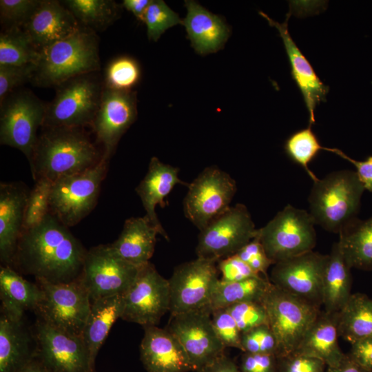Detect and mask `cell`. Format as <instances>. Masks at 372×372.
Masks as SVG:
<instances>
[{"mask_svg":"<svg viewBox=\"0 0 372 372\" xmlns=\"http://www.w3.org/2000/svg\"><path fill=\"white\" fill-rule=\"evenodd\" d=\"M68 228L49 213L38 225L22 230L12 263L50 283L79 279L87 250Z\"/></svg>","mask_w":372,"mask_h":372,"instance_id":"6da1fadb","label":"cell"},{"mask_svg":"<svg viewBox=\"0 0 372 372\" xmlns=\"http://www.w3.org/2000/svg\"><path fill=\"white\" fill-rule=\"evenodd\" d=\"M30 166L34 181L56 180L85 172L100 163V152L83 127H41Z\"/></svg>","mask_w":372,"mask_h":372,"instance_id":"7a4b0ae2","label":"cell"},{"mask_svg":"<svg viewBox=\"0 0 372 372\" xmlns=\"http://www.w3.org/2000/svg\"><path fill=\"white\" fill-rule=\"evenodd\" d=\"M100 69L99 40L83 27L39 52L31 79L35 86L51 87Z\"/></svg>","mask_w":372,"mask_h":372,"instance_id":"3957f363","label":"cell"},{"mask_svg":"<svg viewBox=\"0 0 372 372\" xmlns=\"http://www.w3.org/2000/svg\"><path fill=\"white\" fill-rule=\"evenodd\" d=\"M364 191L356 172H333L313 181L308 197L309 212L316 225L339 234L357 218Z\"/></svg>","mask_w":372,"mask_h":372,"instance_id":"277c9868","label":"cell"},{"mask_svg":"<svg viewBox=\"0 0 372 372\" xmlns=\"http://www.w3.org/2000/svg\"><path fill=\"white\" fill-rule=\"evenodd\" d=\"M95 73L74 77L56 86L54 98L46 103L42 127L92 125L104 87Z\"/></svg>","mask_w":372,"mask_h":372,"instance_id":"5b68a950","label":"cell"},{"mask_svg":"<svg viewBox=\"0 0 372 372\" xmlns=\"http://www.w3.org/2000/svg\"><path fill=\"white\" fill-rule=\"evenodd\" d=\"M262 302L267 311L268 326L277 341L278 358L296 351L321 311L272 283Z\"/></svg>","mask_w":372,"mask_h":372,"instance_id":"8992f818","label":"cell"},{"mask_svg":"<svg viewBox=\"0 0 372 372\" xmlns=\"http://www.w3.org/2000/svg\"><path fill=\"white\" fill-rule=\"evenodd\" d=\"M108 163L109 159L103 156L94 167L54 181L50 196V214L68 227L76 225L87 216L97 203Z\"/></svg>","mask_w":372,"mask_h":372,"instance_id":"52a82bcc","label":"cell"},{"mask_svg":"<svg viewBox=\"0 0 372 372\" xmlns=\"http://www.w3.org/2000/svg\"><path fill=\"white\" fill-rule=\"evenodd\" d=\"M315 223L309 211L287 205L256 236L274 262L313 250Z\"/></svg>","mask_w":372,"mask_h":372,"instance_id":"ba28073f","label":"cell"},{"mask_svg":"<svg viewBox=\"0 0 372 372\" xmlns=\"http://www.w3.org/2000/svg\"><path fill=\"white\" fill-rule=\"evenodd\" d=\"M0 105L1 145L18 149L30 163L37 130L43 124L46 103L31 90L23 89L10 93Z\"/></svg>","mask_w":372,"mask_h":372,"instance_id":"9c48e42d","label":"cell"},{"mask_svg":"<svg viewBox=\"0 0 372 372\" xmlns=\"http://www.w3.org/2000/svg\"><path fill=\"white\" fill-rule=\"evenodd\" d=\"M37 281L43 292V298L34 310L39 319L61 331L81 336L91 300L79 279L58 284Z\"/></svg>","mask_w":372,"mask_h":372,"instance_id":"30bf717a","label":"cell"},{"mask_svg":"<svg viewBox=\"0 0 372 372\" xmlns=\"http://www.w3.org/2000/svg\"><path fill=\"white\" fill-rule=\"evenodd\" d=\"M187 187L185 216L200 231L231 207L237 190L235 180L216 166L205 168Z\"/></svg>","mask_w":372,"mask_h":372,"instance_id":"8fae6325","label":"cell"},{"mask_svg":"<svg viewBox=\"0 0 372 372\" xmlns=\"http://www.w3.org/2000/svg\"><path fill=\"white\" fill-rule=\"evenodd\" d=\"M139 268L121 258L111 244L100 245L87 251L79 279L92 302L124 295L135 280Z\"/></svg>","mask_w":372,"mask_h":372,"instance_id":"7c38bea8","label":"cell"},{"mask_svg":"<svg viewBox=\"0 0 372 372\" xmlns=\"http://www.w3.org/2000/svg\"><path fill=\"white\" fill-rule=\"evenodd\" d=\"M256 231L247 207L238 203L200 231L197 257L218 262L235 255L255 238Z\"/></svg>","mask_w":372,"mask_h":372,"instance_id":"4fadbf2b","label":"cell"},{"mask_svg":"<svg viewBox=\"0 0 372 372\" xmlns=\"http://www.w3.org/2000/svg\"><path fill=\"white\" fill-rule=\"evenodd\" d=\"M218 273L216 261L198 257L176 267L168 280L171 316L209 309Z\"/></svg>","mask_w":372,"mask_h":372,"instance_id":"5bb4252c","label":"cell"},{"mask_svg":"<svg viewBox=\"0 0 372 372\" xmlns=\"http://www.w3.org/2000/svg\"><path fill=\"white\" fill-rule=\"evenodd\" d=\"M169 310V280L149 262L139 268L135 280L124 294L121 318L143 327L157 326Z\"/></svg>","mask_w":372,"mask_h":372,"instance_id":"9a60e30c","label":"cell"},{"mask_svg":"<svg viewBox=\"0 0 372 372\" xmlns=\"http://www.w3.org/2000/svg\"><path fill=\"white\" fill-rule=\"evenodd\" d=\"M36 358L48 372H96L80 335L39 319L35 325Z\"/></svg>","mask_w":372,"mask_h":372,"instance_id":"2e32d148","label":"cell"},{"mask_svg":"<svg viewBox=\"0 0 372 372\" xmlns=\"http://www.w3.org/2000/svg\"><path fill=\"white\" fill-rule=\"evenodd\" d=\"M178 340L189 358L192 371L200 372L225 355L209 309L171 316L167 328Z\"/></svg>","mask_w":372,"mask_h":372,"instance_id":"e0dca14e","label":"cell"},{"mask_svg":"<svg viewBox=\"0 0 372 372\" xmlns=\"http://www.w3.org/2000/svg\"><path fill=\"white\" fill-rule=\"evenodd\" d=\"M328 254L309 251L276 262L269 280L277 287L320 308Z\"/></svg>","mask_w":372,"mask_h":372,"instance_id":"ac0fdd59","label":"cell"},{"mask_svg":"<svg viewBox=\"0 0 372 372\" xmlns=\"http://www.w3.org/2000/svg\"><path fill=\"white\" fill-rule=\"evenodd\" d=\"M137 117L136 92L103 87L100 105L92 127L110 159L123 134Z\"/></svg>","mask_w":372,"mask_h":372,"instance_id":"d6986e66","label":"cell"},{"mask_svg":"<svg viewBox=\"0 0 372 372\" xmlns=\"http://www.w3.org/2000/svg\"><path fill=\"white\" fill-rule=\"evenodd\" d=\"M81 28L72 13L60 1L41 0L21 29L39 52Z\"/></svg>","mask_w":372,"mask_h":372,"instance_id":"ffe728a7","label":"cell"},{"mask_svg":"<svg viewBox=\"0 0 372 372\" xmlns=\"http://www.w3.org/2000/svg\"><path fill=\"white\" fill-rule=\"evenodd\" d=\"M259 14L266 19L271 26L276 28L282 39L291 66L293 80L298 87L309 115V125L315 123L316 106L326 101L329 86L324 85L314 71L309 61L295 43L288 30V19L283 23L275 21L263 12Z\"/></svg>","mask_w":372,"mask_h":372,"instance_id":"44dd1931","label":"cell"},{"mask_svg":"<svg viewBox=\"0 0 372 372\" xmlns=\"http://www.w3.org/2000/svg\"><path fill=\"white\" fill-rule=\"evenodd\" d=\"M140 345L141 360L147 372H188L192 371L184 348L168 329L144 327Z\"/></svg>","mask_w":372,"mask_h":372,"instance_id":"7402d4cb","label":"cell"},{"mask_svg":"<svg viewBox=\"0 0 372 372\" xmlns=\"http://www.w3.org/2000/svg\"><path fill=\"white\" fill-rule=\"evenodd\" d=\"M29 192L21 183L0 185V258L6 266L14 260Z\"/></svg>","mask_w":372,"mask_h":372,"instance_id":"603a6c76","label":"cell"},{"mask_svg":"<svg viewBox=\"0 0 372 372\" xmlns=\"http://www.w3.org/2000/svg\"><path fill=\"white\" fill-rule=\"evenodd\" d=\"M178 168L163 163L154 156L150 160L145 177L136 187L145 210V216L167 240H169V237L158 218L155 209L157 205L162 208L165 207V198L176 185L188 186L178 177Z\"/></svg>","mask_w":372,"mask_h":372,"instance_id":"cb8c5ba5","label":"cell"},{"mask_svg":"<svg viewBox=\"0 0 372 372\" xmlns=\"http://www.w3.org/2000/svg\"><path fill=\"white\" fill-rule=\"evenodd\" d=\"M185 6L187 15L182 24L195 51L205 55L221 49L230 32L223 19L195 1H185Z\"/></svg>","mask_w":372,"mask_h":372,"instance_id":"d4e9b609","label":"cell"},{"mask_svg":"<svg viewBox=\"0 0 372 372\" xmlns=\"http://www.w3.org/2000/svg\"><path fill=\"white\" fill-rule=\"evenodd\" d=\"M338 337V313L320 311L295 352L318 358L327 366H337L345 356Z\"/></svg>","mask_w":372,"mask_h":372,"instance_id":"484cf974","label":"cell"},{"mask_svg":"<svg viewBox=\"0 0 372 372\" xmlns=\"http://www.w3.org/2000/svg\"><path fill=\"white\" fill-rule=\"evenodd\" d=\"M157 234L158 229L145 216L132 217L125 221L119 237L111 246L124 260L141 267L149 262Z\"/></svg>","mask_w":372,"mask_h":372,"instance_id":"4316f807","label":"cell"},{"mask_svg":"<svg viewBox=\"0 0 372 372\" xmlns=\"http://www.w3.org/2000/svg\"><path fill=\"white\" fill-rule=\"evenodd\" d=\"M0 298L2 313L21 321L25 311L35 310L43 298V292L20 276L10 266L0 267Z\"/></svg>","mask_w":372,"mask_h":372,"instance_id":"83f0119b","label":"cell"},{"mask_svg":"<svg viewBox=\"0 0 372 372\" xmlns=\"http://www.w3.org/2000/svg\"><path fill=\"white\" fill-rule=\"evenodd\" d=\"M351 267L347 262L340 245L335 242L328 254L322 280V306L330 313H339L351 295Z\"/></svg>","mask_w":372,"mask_h":372,"instance_id":"f1b7e54d","label":"cell"},{"mask_svg":"<svg viewBox=\"0 0 372 372\" xmlns=\"http://www.w3.org/2000/svg\"><path fill=\"white\" fill-rule=\"evenodd\" d=\"M23 321L1 312L0 318V372H17L36 355Z\"/></svg>","mask_w":372,"mask_h":372,"instance_id":"f546056e","label":"cell"},{"mask_svg":"<svg viewBox=\"0 0 372 372\" xmlns=\"http://www.w3.org/2000/svg\"><path fill=\"white\" fill-rule=\"evenodd\" d=\"M124 310V295H115L91 302L89 316L81 333L92 364L111 327Z\"/></svg>","mask_w":372,"mask_h":372,"instance_id":"4dcf8cb0","label":"cell"},{"mask_svg":"<svg viewBox=\"0 0 372 372\" xmlns=\"http://www.w3.org/2000/svg\"><path fill=\"white\" fill-rule=\"evenodd\" d=\"M338 333L351 344L372 338V299L364 293H352L338 313Z\"/></svg>","mask_w":372,"mask_h":372,"instance_id":"1f68e13d","label":"cell"},{"mask_svg":"<svg viewBox=\"0 0 372 372\" xmlns=\"http://www.w3.org/2000/svg\"><path fill=\"white\" fill-rule=\"evenodd\" d=\"M338 242L351 268L372 269V217L354 220L339 234Z\"/></svg>","mask_w":372,"mask_h":372,"instance_id":"d6a6232c","label":"cell"},{"mask_svg":"<svg viewBox=\"0 0 372 372\" xmlns=\"http://www.w3.org/2000/svg\"><path fill=\"white\" fill-rule=\"evenodd\" d=\"M271 282L262 276L242 281L226 282L218 280L213 291L209 309H225L247 301H262Z\"/></svg>","mask_w":372,"mask_h":372,"instance_id":"836d02e7","label":"cell"},{"mask_svg":"<svg viewBox=\"0 0 372 372\" xmlns=\"http://www.w3.org/2000/svg\"><path fill=\"white\" fill-rule=\"evenodd\" d=\"M62 3L79 24L93 31L108 28L121 14L122 4L112 0H66Z\"/></svg>","mask_w":372,"mask_h":372,"instance_id":"e575fe53","label":"cell"},{"mask_svg":"<svg viewBox=\"0 0 372 372\" xmlns=\"http://www.w3.org/2000/svg\"><path fill=\"white\" fill-rule=\"evenodd\" d=\"M39 52L21 28H3L0 34V65H35Z\"/></svg>","mask_w":372,"mask_h":372,"instance_id":"d590c367","label":"cell"},{"mask_svg":"<svg viewBox=\"0 0 372 372\" xmlns=\"http://www.w3.org/2000/svg\"><path fill=\"white\" fill-rule=\"evenodd\" d=\"M311 127L309 125L291 135L285 141L284 147L287 154L302 166L313 181H315L318 178L309 169L308 165L323 147Z\"/></svg>","mask_w":372,"mask_h":372,"instance_id":"8d00e7d4","label":"cell"},{"mask_svg":"<svg viewBox=\"0 0 372 372\" xmlns=\"http://www.w3.org/2000/svg\"><path fill=\"white\" fill-rule=\"evenodd\" d=\"M141 74L140 65L135 59L118 56L107 65L103 85L113 90L130 91L140 81Z\"/></svg>","mask_w":372,"mask_h":372,"instance_id":"74e56055","label":"cell"},{"mask_svg":"<svg viewBox=\"0 0 372 372\" xmlns=\"http://www.w3.org/2000/svg\"><path fill=\"white\" fill-rule=\"evenodd\" d=\"M52 182L45 178L35 181L25 206L23 230L40 224L50 213V196Z\"/></svg>","mask_w":372,"mask_h":372,"instance_id":"f35d334b","label":"cell"},{"mask_svg":"<svg viewBox=\"0 0 372 372\" xmlns=\"http://www.w3.org/2000/svg\"><path fill=\"white\" fill-rule=\"evenodd\" d=\"M149 40L157 41L169 28L183 23L178 14L164 1L151 0L144 16Z\"/></svg>","mask_w":372,"mask_h":372,"instance_id":"ab89813d","label":"cell"},{"mask_svg":"<svg viewBox=\"0 0 372 372\" xmlns=\"http://www.w3.org/2000/svg\"><path fill=\"white\" fill-rule=\"evenodd\" d=\"M244 333L262 324H268L267 314L262 301H247L225 308Z\"/></svg>","mask_w":372,"mask_h":372,"instance_id":"60d3db41","label":"cell"},{"mask_svg":"<svg viewBox=\"0 0 372 372\" xmlns=\"http://www.w3.org/2000/svg\"><path fill=\"white\" fill-rule=\"evenodd\" d=\"M241 345L243 353L278 355L277 341L268 324L242 333Z\"/></svg>","mask_w":372,"mask_h":372,"instance_id":"b9f144b4","label":"cell"},{"mask_svg":"<svg viewBox=\"0 0 372 372\" xmlns=\"http://www.w3.org/2000/svg\"><path fill=\"white\" fill-rule=\"evenodd\" d=\"M40 1L41 0H1L0 19L3 28H21L34 13Z\"/></svg>","mask_w":372,"mask_h":372,"instance_id":"7bdbcfd3","label":"cell"},{"mask_svg":"<svg viewBox=\"0 0 372 372\" xmlns=\"http://www.w3.org/2000/svg\"><path fill=\"white\" fill-rule=\"evenodd\" d=\"M211 321L216 333L225 347H233L242 351L241 332L225 308L213 310Z\"/></svg>","mask_w":372,"mask_h":372,"instance_id":"ee69618b","label":"cell"},{"mask_svg":"<svg viewBox=\"0 0 372 372\" xmlns=\"http://www.w3.org/2000/svg\"><path fill=\"white\" fill-rule=\"evenodd\" d=\"M34 65H0V104L12 92L13 89L31 81Z\"/></svg>","mask_w":372,"mask_h":372,"instance_id":"f6af8a7d","label":"cell"},{"mask_svg":"<svg viewBox=\"0 0 372 372\" xmlns=\"http://www.w3.org/2000/svg\"><path fill=\"white\" fill-rule=\"evenodd\" d=\"M236 255L256 273L269 279L267 271L274 262L267 256L256 235Z\"/></svg>","mask_w":372,"mask_h":372,"instance_id":"bcb514c9","label":"cell"},{"mask_svg":"<svg viewBox=\"0 0 372 372\" xmlns=\"http://www.w3.org/2000/svg\"><path fill=\"white\" fill-rule=\"evenodd\" d=\"M277 359L278 372H326V364L311 356L294 352Z\"/></svg>","mask_w":372,"mask_h":372,"instance_id":"7dc6e473","label":"cell"},{"mask_svg":"<svg viewBox=\"0 0 372 372\" xmlns=\"http://www.w3.org/2000/svg\"><path fill=\"white\" fill-rule=\"evenodd\" d=\"M217 267L221 275L220 280L226 282H238L260 276L256 273L236 254L218 260Z\"/></svg>","mask_w":372,"mask_h":372,"instance_id":"c3c4849f","label":"cell"},{"mask_svg":"<svg viewBox=\"0 0 372 372\" xmlns=\"http://www.w3.org/2000/svg\"><path fill=\"white\" fill-rule=\"evenodd\" d=\"M239 368L241 372H278V359L271 354L243 353Z\"/></svg>","mask_w":372,"mask_h":372,"instance_id":"681fc988","label":"cell"},{"mask_svg":"<svg viewBox=\"0 0 372 372\" xmlns=\"http://www.w3.org/2000/svg\"><path fill=\"white\" fill-rule=\"evenodd\" d=\"M322 149L334 153L342 158L349 161L356 168V173L365 190L372 192V156L365 161H355L337 148L323 147Z\"/></svg>","mask_w":372,"mask_h":372,"instance_id":"f907efd6","label":"cell"},{"mask_svg":"<svg viewBox=\"0 0 372 372\" xmlns=\"http://www.w3.org/2000/svg\"><path fill=\"white\" fill-rule=\"evenodd\" d=\"M348 355L362 367L372 371V338L352 344Z\"/></svg>","mask_w":372,"mask_h":372,"instance_id":"816d5d0a","label":"cell"},{"mask_svg":"<svg viewBox=\"0 0 372 372\" xmlns=\"http://www.w3.org/2000/svg\"><path fill=\"white\" fill-rule=\"evenodd\" d=\"M200 372H241V371L232 360L223 355Z\"/></svg>","mask_w":372,"mask_h":372,"instance_id":"f5cc1de1","label":"cell"},{"mask_svg":"<svg viewBox=\"0 0 372 372\" xmlns=\"http://www.w3.org/2000/svg\"><path fill=\"white\" fill-rule=\"evenodd\" d=\"M326 372H372V371L358 364L347 353L337 366H327Z\"/></svg>","mask_w":372,"mask_h":372,"instance_id":"db71d44e","label":"cell"},{"mask_svg":"<svg viewBox=\"0 0 372 372\" xmlns=\"http://www.w3.org/2000/svg\"><path fill=\"white\" fill-rule=\"evenodd\" d=\"M151 0H124L122 6L132 12L139 21L143 22L144 16Z\"/></svg>","mask_w":372,"mask_h":372,"instance_id":"11a10c76","label":"cell"},{"mask_svg":"<svg viewBox=\"0 0 372 372\" xmlns=\"http://www.w3.org/2000/svg\"><path fill=\"white\" fill-rule=\"evenodd\" d=\"M17 372H48L35 357Z\"/></svg>","mask_w":372,"mask_h":372,"instance_id":"9f6ffc18","label":"cell"}]
</instances>
